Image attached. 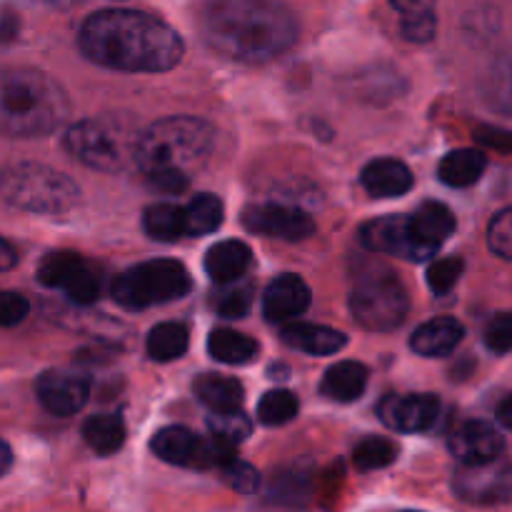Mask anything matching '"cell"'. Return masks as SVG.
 <instances>
[{
  "instance_id": "obj_25",
  "label": "cell",
  "mask_w": 512,
  "mask_h": 512,
  "mask_svg": "<svg viewBox=\"0 0 512 512\" xmlns=\"http://www.w3.org/2000/svg\"><path fill=\"white\" fill-rule=\"evenodd\" d=\"M410 220H413L420 238L428 245H433L435 250L443 248L450 235L455 233V215L450 213L448 205L435 203V200L420 205L415 213H410Z\"/></svg>"
},
{
  "instance_id": "obj_3",
  "label": "cell",
  "mask_w": 512,
  "mask_h": 512,
  "mask_svg": "<svg viewBox=\"0 0 512 512\" xmlns=\"http://www.w3.org/2000/svg\"><path fill=\"white\" fill-rule=\"evenodd\" d=\"M215 148V130L200 118L173 115L140 130L133 163L160 193H183Z\"/></svg>"
},
{
  "instance_id": "obj_42",
  "label": "cell",
  "mask_w": 512,
  "mask_h": 512,
  "mask_svg": "<svg viewBox=\"0 0 512 512\" xmlns=\"http://www.w3.org/2000/svg\"><path fill=\"white\" fill-rule=\"evenodd\" d=\"M395 10L400 13V18H408V15H420V13H433L435 0H390Z\"/></svg>"
},
{
  "instance_id": "obj_15",
  "label": "cell",
  "mask_w": 512,
  "mask_h": 512,
  "mask_svg": "<svg viewBox=\"0 0 512 512\" xmlns=\"http://www.w3.org/2000/svg\"><path fill=\"white\" fill-rule=\"evenodd\" d=\"M40 405L58 418L78 413L90 395V383L85 375L70 373V370H48L35 383Z\"/></svg>"
},
{
  "instance_id": "obj_44",
  "label": "cell",
  "mask_w": 512,
  "mask_h": 512,
  "mask_svg": "<svg viewBox=\"0 0 512 512\" xmlns=\"http://www.w3.org/2000/svg\"><path fill=\"white\" fill-rule=\"evenodd\" d=\"M10 465H13V450H10V445L5 440H0V478L8 473Z\"/></svg>"
},
{
  "instance_id": "obj_18",
  "label": "cell",
  "mask_w": 512,
  "mask_h": 512,
  "mask_svg": "<svg viewBox=\"0 0 512 512\" xmlns=\"http://www.w3.org/2000/svg\"><path fill=\"white\" fill-rule=\"evenodd\" d=\"M280 340H283L288 348L300 350L305 355H335L348 345V338L340 330L328 328V325H313V323H283L280 330Z\"/></svg>"
},
{
  "instance_id": "obj_9",
  "label": "cell",
  "mask_w": 512,
  "mask_h": 512,
  "mask_svg": "<svg viewBox=\"0 0 512 512\" xmlns=\"http://www.w3.org/2000/svg\"><path fill=\"white\" fill-rule=\"evenodd\" d=\"M160 460L180 468L218 470L235 458V445L215 435H195L188 428H163L150 443Z\"/></svg>"
},
{
  "instance_id": "obj_33",
  "label": "cell",
  "mask_w": 512,
  "mask_h": 512,
  "mask_svg": "<svg viewBox=\"0 0 512 512\" xmlns=\"http://www.w3.org/2000/svg\"><path fill=\"white\" fill-rule=\"evenodd\" d=\"M208 430L210 435H215V438L228 440V443L235 445L253 433V423H250L248 415L240 413V408L223 410V413H210Z\"/></svg>"
},
{
  "instance_id": "obj_35",
  "label": "cell",
  "mask_w": 512,
  "mask_h": 512,
  "mask_svg": "<svg viewBox=\"0 0 512 512\" xmlns=\"http://www.w3.org/2000/svg\"><path fill=\"white\" fill-rule=\"evenodd\" d=\"M220 478L228 488H233L235 493H258L260 488V473L253 465L243 463V460H228L225 465H220Z\"/></svg>"
},
{
  "instance_id": "obj_43",
  "label": "cell",
  "mask_w": 512,
  "mask_h": 512,
  "mask_svg": "<svg viewBox=\"0 0 512 512\" xmlns=\"http://www.w3.org/2000/svg\"><path fill=\"white\" fill-rule=\"evenodd\" d=\"M18 263V255H15V248L5 238H0V273L10 270Z\"/></svg>"
},
{
  "instance_id": "obj_7",
  "label": "cell",
  "mask_w": 512,
  "mask_h": 512,
  "mask_svg": "<svg viewBox=\"0 0 512 512\" xmlns=\"http://www.w3.org/2000/svg\"><path fill=\"white\" fill-rule=\"evenodd\" d=\"M190 290V275L178 260H148L125 270L113 283V298L123 308H150L180 300Z\"/></svg>"
},
{
  "instance_id": "obj_46",
  "label": "cell",
  "mask_w": 512,
  "mask_h": 512,
  "mask_svg": "<svg viewBox=\"0 0 512 512\" xmlns=\"http://www.w3.org/2000/svg\"><path fill=\"white\" fill-rule=\"evenodd\" d=\"M45 3H63V0H45Z\"/></svg>"
},
{
  "instance_id": "obj_22",
  "label": "cell",
  "mask_w": 512,
  "mask_h": 512,
  "mask_svg": "<svg viewBox=\"0 0 512 512\" xmlns=\"http://www.w3.org/2000/svg\"><path fill=\"white\" fill-rule=\"evenodd\" d=\"M365 388H368V368L355 360L330 365L320 380V393L335 403H353L363 398Z\"/></svg>"
},
{
  "instance_id": "obj_5",
  "label": "cell",
  "mask_w": 512,
  "mask_h": 512,
  "mask_svg": "<svg viewBox=\"0 0 512 512\" xmlns=\"http://www.w3.org/2000/svg\"><path fill=\"white\" fill-rule=\"evenodd\" d=\"M138 125L123 113H105L85 118L65 133V148L88 168L115 173L133 163L138 145Z\"/></svg>"
},
{
  "instance_id": "obj_21",
  "label": "cell",
  "mask_w": 512,
  "mask_h": 512,
  "mask_svg": "<svg viewBox=\"0 0 512 512\" xmlns=\"http://www.w3.org/2000/svg\"><path fill=\"white\" fill-rule=\"evenodd\" d=\"M250 263H253V253L240 240H223L205 253V273L218 285L243 278Z\"/></svg>"
},
{
  "instance_id": "obj_14",
  "label": "cell",
  "mask_w": 512,
  "mask_h": 512,
  "mask_svg": "<svg viewBox=\"0 0 512 512\" xmlns=\"http://www.w3.org/2000/svg\"><path fill=\"white\" fill-rule=\"evenodd\" d=\"M378 415L390 430L398 433H423L433 428L440 415V400L428 393L385 395L378 405Z\"/></svg>"
},
{
  "instance_id": "obj_4",
  "label": "cell",
  "mask_w": 512,
  "mask_h": 512,
  "mask_svg": "<svg viewBox=\"0 0 512 512\" xmlns=\"http://www.w3.org/2000/svg\"><path fill=\"white\" fill-rule=\"evenodd\" d=\"M70 115L65 90L40 70L0 73V133L38 138L53 133Z\"/></svg>"
},
{
  "instance_id": "obj_41",
  "label": "cell",
  "mask_w": 512,
  "mask_h": 512,
  "mask_svg": "<svg viewBox=\"0 0 512 512\" xmlns=\"http://www.w3.org/2000/svg\"><path fill=\"white\" fill-rule=\"evenodd\" d=\"M20 33V18L13 8L0 5V45H8L18 38Z\"/></svg>"
},
{
  "instance_id": "obj_40",
  "label": "cell",
  "mask_w": 512,
  "mask_h": 512,
  "mask_svg": "<svg viewBox=\"0 0 512 512\" xmlns=\"http://www.w3.org/2000/svg\"><path fill=\"white\" fill-rule=\"evenodd\" d=\"M400 30L408 40L413 43H428V40L435 38V30H438V20H435V10L433 13H420V15H408L400 23Z\"/></svg>"
},
{
  "instance_id": "obj_34",
  "label": "cell",
  "mask_w": 512,
  "mask_h": 512,
  "mask_svg": "<svg viewBox=\"0 0 512 512\" xmlns=\"http://www.w3.org/2000/svg\"><path fill=\"white\" fill-rule=\"evenodd\" d=\"M250 300H253V293L248 285H238V280H233V283H223V290H218L213 305L223 318H243L250 310Z\"/></svg>"
},
{
  "instance_id": "obj_13",
  "label": "cell",
  "mask_w": 512,
  "mask_h": 512,
  "mask_svg": "<svg viewBox=\"0 0 512 512\" xmlns=\"http://www.w3.org/2000/svg\"><path fill=\"white\" fill-rule=\"evenodd\" d=\"M455 490L460 498L478 505L505 503L510 498V465L508 460L500 458L488 460V463L463 465L455 475Z\"/></svg>"
},
{
  "instance_id": "obj_20",
  "label": "cell",
  "mask_w": 512,
  "mask_h": 512,
  "mask_svg": "<svg viewBox=\"0 0 512 512\" xmlns=\"http://www.w3.org/2000/svg\"><path fill=\"white\" fill-rule=\"evenodd\" d=\"M463 333V325L455 318H433L415 330L410 338V348L423 358H443L458 348Z\"/></svg>"
},
{
  "instance_id": "obj_30",
  "label": "cell",
  "mask_w": 512,
  "mask_h": 512,
  "mask_svg": "<svg viewBox=\"0 0 512 512\" xmlns=\"http://www.w3.org/2000/svg\"><path fill=\"white\" fill-rule=\"evenodd\" d=\"M143 228L145 233H148V238L158 240V243H173V240L185 235L183 208L170 203L153 205V208L145 210Z\"/></svg>"
},
{
  "instance_id": "obj_16",
  "label": "cell",
  "mask_w": 512,
  "mask_h": 512,
  "mask_svg": "<svg viewBox=\"0 0 512 512\" xmlns=\"http://www.w3.org/2000/svg\"><path fill=\"white\" fill-rule=\"evenodd\" d=\"M503 450V433L485 420H468V423L458 425L450 435V453L463 465L488 463V460L500 458Z\"/></svg>"
},
{
  "instance_id": "obj_29",
  "label": "cell",
  "mask_w": 512,
  "mask_h": 512,
  "mask_svg": "<svg viewBox=\"0 0 512 512\" xmlns=\"http://www.w3.org/2000/svg\"><path fill=\"white\" fill-rule=\"evenodd\" d=\"M183 220H185V235H195V238H203V235L215 233L223 223V203L220 198L210 193H200L190 200L183 208Z\"/></svg>"
},
{
  "instance_id": "obj_2",
  "label": "cell",
  "mask_w": 512,
  "mask_h": 512,
  "mask_svg": "<svg viewBox=\"0 0 512 512\" xmlns=\"http://www.w3.org/2000/svg\"><path fill=\"white\" fill-rule=\"evenodd\" d=\"M205 43L240 63H268L298 40V18L278 0H210L200 15Z\"/></svg>"
},
{
  "instance_id": "obj_19",
  "label": "cell",
  "mask_w": 512,
  "mask_h": 512,
  "mask_svg": "<svg viewBox=\"0 0 512 512\" xmlns=\"http://www.w3.org/2000/svg\"><path fill=\"white\" fill-rule=\"evenodd\" d=\"M360 183L373 198H400L413 188V173L395 158H378L368 163L360 175Z\"/></svg>"
},
{
  "instance_id": "obj_38",
  "label": "cell",
  "mask_w": 512,
  "mask_h": 512,
  "mask_svg": "<svg viewBox=\"0 0 512 512\" xmlns=\"http://www.w3.org/2000/svg\"><path fill=\"white\" fill-rule=\"evenodd\" d=\"M485 345L493 350L495 355H505L512 345V318L510 313H498L485 328Z\"/></svg>"
},
{
  "instance_id": "obj_27",
  "label": "cell",
  "mask_w": 512,
  "mask_h": 512,
  "mask_svg": "<svg viewBox=\"0 0 512 512\" xmlns=\"http://www.w3.org/2000/svg\"><path fill=\"white\" fill-rule=\"evenodd\" d=\"M83 438L98 455H113L125 443V423L120 415L105 413L85 420Z\"/></svg>"
},
{
  "instance_id": "obj_24",
  "label": "cell",
  "mask_w": 512,
  "mask_h": 512,
  "mask_svg": "<svg viewBox=\"0 0 512 512\" xmlns=\"http://www.w3.org/2000/svg\"><path fill=\"white\" fill-rule=\"evenodd\" d=\"M485 165H488V160L480 150L460 148L440 160L438 178L450 188H470V185L483 178Z\"/></svg>"
},
{
  "instance_id": "obj_31",
  "label": "cell",
  "mask_w": 512,
  "mask_h": 512,
  "mask_svg": "<svg viewBox=\"0 0 512 512\" xmlns=\"http://www.w3.org/2000/svg\"><path fill=\"white\" fill-rule=\"evenodd\" d=\"M395 458H398V448H395L388 438H380V435L363 438L353 448V463L355 468L363 470V473L388 468Z\"/></svg>"
},
{
  "instance_id": "obj_37",
  "label": "cell",
  "mask_w": 512,
  "mask_h": 512,
  "mask_svg": "<svg viewBox=\"0 0 512 512\" xmlns=\"http://www.w3.org/2000/svg\"><path fill=\"white\" fill-rule=\"evenodd\" d=\"M488 243L498 258L510 260L512 258V210L503 208L493 220H490L488 228Z\"/></svg>"
},
{
  "instance_id": "obj_23",
  "label": "cell",
  "mask_w": 512,
  "mask_h": 512,
  "mask_svg": "<svg viewBox=\"0 0 512 512\" xmlns=\"http://www.w3.org/2000/svg\"><path fill=\"white\" fill-rule=\"evenodd\" d=\"M195 395L210 413H223V410L243 408L245 390L243 385L228 375L205 373L195 380Z\"/></svg>"
},
{
  "instance_id": "obj_12",
  "label": "cell",
  "mask_w": 512,
  "mask_h": 512,
  "mask_svg": "<svg viewBox=\"0 0 512 512\" xmlns=\"http://www.w3.org/2000/svg\"><path fill=\"white\" fill-rule=\"evenodd\" d=\"M243 225L255 235L290 240V243H298L315 233V223L308 213L280 203L250 205L243 213Z\"/></svg>"
},
{
  "instance_id": "obj_32",
  "label": "cell",
  "mask_w": 512,
  "mask_h": 512,
  "mask_svg": "<svg viewBox=\"0 0 512 512\" xmlns=\"http://www.w3.org/2000/svg\"><path fill=\"white\" fill-rule=\"evenodd\" d=\"M300 403L298 395L290 393V390H268V393L260 398L258 403V418L265 425H285L298 415Z\"/></svg>"
},
{
  "instance_id": "obj_1",
  "label": "cell",
  "mask_w": 512,
  "mask_h": 512,
  "mask_svg": "<svg viewBox=\"0 0 512 512\" xmlns=\"http://www.w3.org/2000/svg\"><path fill=\"white\" fill-rule=\"evenodd\" d=\"M88 60L123 73H165L183 58L180 35L148 13L100 10L90 15L78 35Z\"/></svg>"
},
{
  "instance_id": "obj_45",
  "label": "cell",
  "mask_w": 512,
  "mask_h": 512,
  "mask_svg": "<svg viewBox=\"0 0 512 512\" xmlns=\"http://www.w3.org/2000/svg\"><path fill=\"white\" fill-rule=\"evenodd\" d=\"M498 420L505 430L512 428V415H510V398H503V403L498 405Z\"/></svg>"
},
{
  "instance_id": "obj_39",
  "label": "cell",
  "mask_w": 512,
  "mask_h": 512,
  "mask_svg": "<svg viewBox=\"0 0 512 512\" xmlns=\"http://www.w3.org/2000/svg\"><path fill=\"white\" fill-rule=\"evenodd\" d=\"M30 313V303L25 295L13 290H0V328H13L23 323Z\"/></svg>"
},
{
  "instance_id": "obj_6",
  "label": "cell",
  "mask_w": 512,
  "mask_h": 512,
  "mask_svg": "<svg viewBox=\"0 0 512 512\" xmlns=\"http://www.w3.org/2000/svg\"><path fill=\"white\" fill-rule=\"evenodd\" d=\"M0 198L35 215H63L80 200L73 178L40 163L10 165L0 173Z\"/></svg>"
},
{
  "instance_id": "obj_8",
  "label": "cell",
  "mask_w": 512,
  "mask_h": 512,
  "mask_svg": "<svg viewBox=\"0 0 512 512\" xmlns=\"http://www.w3.org/2000/svg\"><path fill=\"white\" fill-rule=\"evenodd\" d=\"M355 323L373 333H390L408 318V293L393 273H370L350 293Z\"/></svg>"
},
{
  "instance_id": "obj_36",
  "label": "cell",
  "mask_w": 512,
  "mask_h": 512,
  "mask_svg": "<svg viewBox=\"0 0 512 512\" xmlns=\"http://www.w3.org/2000/svg\"><path fill=\"white\" fill-rule=\"evenodd\" d=\"M463 275V260L460 258H440L430 263L428 268V285L435 295H445L458 285Z\"/></svg>"
},
{
  "instance_id": "obj_11",
  "label": "cell",
  "mask_w": 512,
  "mask_h": 512,
  "mask_svg": "<svg viewBox=\"0 0 512 512\" xmlns=\"http://www.w3.org/2000/svg\"><path fill=\"white\" fill-rule=\"evenodd\" d=\"M360 238H363L365 248L400 260H410V263H423L438 253L433 245L420 238L410 215H388V218L373 220V223L365 225Z\"/></svg>"
},
{
  "instance_id": "obj_26",
  "label": "cell",
  "mask_w": 512,
  "mask_h": 512,
  "mask_svg": "<svg viewBox=\"0 0 512 512\" xmlns=\"http://www.w3.org/2000/svg\"><path fill=\"white\" fill-rule=\"evenodd\" d=\"M208 353L223 365H245L258 358V343L233 328H218L210 333Z\"/></svg>"
},
{
  "instance_id": "obj_10",
  "label": "cell",
  "mask_w": 512,
  "mask_h": 512,
  "mask_svg": "<svg viewBox=\"0 0 512 512\" xmlns=\"http://www.w3.org/2000/svg\"><path fill=\"white\" fill-rule=\"evenodd\" d=\"M38 280L48 288L63 290L78 305L95 303L103 285L98 268L70 250H55L45 255L38 265Z\"/></svg>"
},
{
  "instance_id": "obj_28",
  "label": "cell",
  "mask_w": 512,
  "mask_h": 512,
  "mask_svg": "<svg viewBox=\"0 0 512 512\" xmlns=\"http://www.w3.org/2000/svg\"><path fill=\"white\" fill-rule=\"evenodd\" d=\"M190 335L188 328L180 323H160L148 333L145 348H148L150 360L155 363H170V360L183 358L188 350Z\"/></svg>"
},
{
  "instance_id": "obj_17",
  "label": "cell",
  "mask_w": 512,
  "mask_h": 512,
  "mask_svg": "<svg viewBox=\"0 0 512 512\" xmlns=\"http://www.w3.org/2000/svg\"><path fill=\"white\" fill-rule=\"evenodd\" d=\"M310 305V288L303 278L293 273H283L265 288L263 310L270 323H290L305 313Z\"/></svg>"
}]
</instances>
